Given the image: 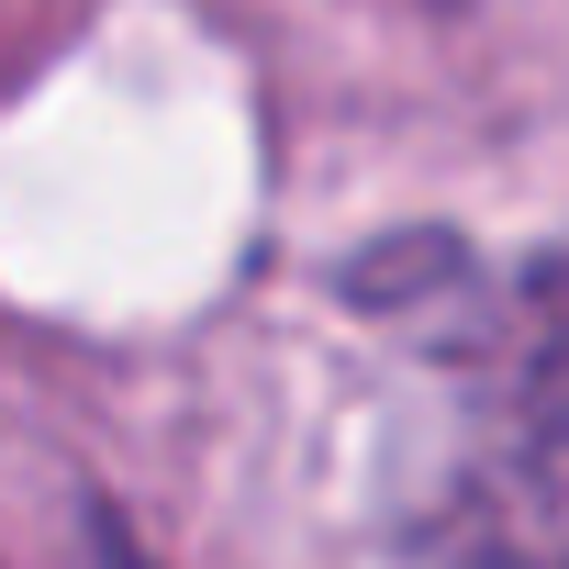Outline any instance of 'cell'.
<instances>
[{
    "mask_svg": "<svg viewBox=\"0 0 569 569\" xmlns=\"http://www.w3.org/2000/svg\"><path fill=\"white\" fill-rule=\"evenodd\" d=\"M391 402V547L425 569H569V246L413 257Z\"/></svg>",
    "mask_w": 569,
    "mask_h": 569,
    "instance_id": "6da1fadb",
    "label": "cell"
}]
</instances>
